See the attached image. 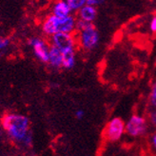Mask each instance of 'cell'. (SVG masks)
Here are the masks:
<instances>
[{
  "label": "cell",
  "instance_id": "cell-1",
  "mask_svg": "<svg viewBox=\"0 0 156 156\" xmlns=\"http://www.w3.org/2000/svg\"><path fill=\"white\" fill-rule=\"evenodd\" d=\"M4 129L14 140L25 144L32 142V133L29 131V119L24 115L9 113L1 118Z\"/></svg>",
  "mask_w": 156,
  "mask_h": 156
},
{
  "label": "cell",
  "instance_id": "cell-2",
  "mask_svg": "<svg viewBox=\"0 0 156 156\" xmlns=\"http://www.w3.org/2000/svg\"><path fill=\"white\" fill-rule=\"evenodd\" d=\"M76 20L77 18L73 14L65 17H57L51 13L43 22V33L49 36L57 33L74 34L76 29Z\"/></svg>",
  "mask_w": 156,
  "mask_h": 156
},
{
  "label": "cell",
  "instance_id": "cell-3",
  "mask_svg": "<svg viewBox=\"0 0 156 156\" xmlns=\"http://www.w3.org/2000/svg\"><path fill=\"white\" fill-rule=\"evenodd\" d=\"M75 33L77 46H79L83 51H90L98 46L100 40L99 33L97 29L93 26L92 23L89 24L83 30H78V32Z\"/></svg>",
  "mask_w": 156,
  "mask_h": 156
},
{
  "label": "cell",
  "instance_id": "cell-4",
  "mask_svg": "<svg viewBox=\"0 0 156 156\" xmlns=\"http://www.w3.org/2000/svg\"><path fill=\"white\" fill-rule=\"evenodd\" d=\"M147 130H149V122L143 115L132 114L126 123V133L129 137H142L147 133Z\"/></svg>",
  "mask_w": 156,
  "mask_h": 156
},
{
  "label": "cell",
  "instance_id": "cell-5",
  "mask_svg": "<svg viewBox=\"0 0 156 156\" xmlns=\"http://www.w3.org/2000/svg\"><path fill=\"white\" fill-rule=\"evenodd\" d=\"M126 133V123L120 117H114L107 124L104 129V137L108 142H117Z\"/></svg>",
  "mask_w": 156,
  "mask_h": 156
},
{
  "label": "cell",
  "instance_id": "cell-6",
  "mask_svg": "<svg viewBox=\"0 0 156 156\" xmlns=\"http://www.w3.org/2000/svg\"><path fill=\"white\" fill-rule=\"evenodd\" d=\"M51 46L58 48L61 51L75 49L77 46V41L74 34H67V33H57L51 36Z\"/></svg>",
  "mask_w": 156,
  "mask_h": 156
},
{
  "label": "cell",
  "instance_id": "cell-7",
  "mask_svg": "<svg viewBox=\"0 0 156 156\" xmlns=\"http://www.w3.org/2000/svg\"><path fill=\"white\" fill-rule=\"evenodd\" d=\"M28 44L30 47H32L34 55L39 61L42 63H48L50 46L47 44L46 41H44L42 38L33 37L29 39Z\"/></svg>",
  "mask_w": 156,
  "mask_h": 156
},
{
  "label": "cell",
  "instance_id": "cell-8",
  "mask_svg": "<svg viewBox=\"0 0 156 156\" xmlns=\"http://www.w3.org/2000/svg\"><path fill=\"white\" fill-rule=\"evenodd\" d=\"M97 17L96 7L86 4L81 9L77 11V19H80L89 23H92Z\"/></svg>",
  "mask_w": 156,
  "mask_h": 156
},
{
  "label": "cell",
  "instance_id": "cell-9",
  "mask_svg": "<svg viewBox=\"0 0 156 156\" xmlns=\"http://www.w3.org/2000/svg\"><path fill=\"white\" fill-rule=\"evenodd\" d=\"M72 9L69 8L66 0H58L52 6V14L57 17H65L72 14Z\"/></svg>",
  "mask_w": 156,
  "mask_h": 156
},
{
  "label": "cell",
  "instance_id": "cell-10",
  "mask_svg": "<svg viewBox=\"0 0 156 156\" xmlns=\"http://www.w3.org/2000/svg\"><path fill=\"white\" fill-rule=\"evenodd\" d=\"M48 63L55 69L62 68V51L54 46H50L49 62Z\"/></svg>",
  "mask_w": 156,
  "mask_h": 156
},
{
  "label": "cell",
  "instance_id": "cell-11",
  "mask_svg": "<svg viewBox=\"0 0 156 156\" xmlns=\"http://www.w3.org/2000/svg\"><path fill=\"white\" fill-rule=\"evenodd\" d=\"M76 54L75 49H69L62 51V68L71 69L75 66Z\"/></svg>",
  "mask_w": 156,
  "mask_h": 156
},
{
  "label": "cell",
  "instance_id": "cell-12",
  "mask_svg": "<svg viewBox=\"0 0 156 156\" xmlns=\"http://www.w3.org/2000/svg\"><path fill=\"white\" fill-rule=\"evenodd\" d=\"M87 1L88 0H66V2L73 12H77L79 9H81L83 6L87 4Z\"/></svg>",
  "mask_w": 156,
  "mask_h": 156
},
{
  "label": "cell",
  "instance_id": "cell-13",
  "mask_svg": "<svg viewBox=\"0 0 156 156\" xmlns=\"http://www.w3.org/2000/svg\"><path fill=\"white\" fill-rule=\"evenodd\" d=\"M149 104L150 107L156 108V78L151 86V90L149 94Z\"/></svg>",
  "mask_w": 156,
  "mask_h": 156
},
{
  "label": "cell",
  "instance_id": "cell-14",
  "mask_svg": "<svg viewBox=\"0 0 156 156\" xmlns=\"http://www.w3.org/2000/svg\"><path fill=\"white\" fill-rule=\"evenodd\" d=\"M147 120L152 127H156V108L150 107V110L147 113Z\"/></svg>",
  "mask_w": 156,
  "mask_h": 156
},
{
  "label": "cell",
  "instance_id": "cell-15",
  "mask_svg": "<svg viewBox=\"0 0 156 156\" xmlns=\"http://www.w3.org/2000/svg\"><path fill=\"white\" fill-rule=\"evenodd\" d=\"M9 43H10L9 39L6 37H3V36H0V51L7 48Z\"/></svg>",
  "mask_w": 156,
  "mask_h": 156
},
{
  "label": "cell",
  "instance_id": "cell-16",
  "mask_svg": "<svg viewBox=\"0 0 156 156\" xmlns=\"http://www.w3.org/2000/svg\"><path fill=\"white\" fill-rule=\"evenodd\" d=\"M150 30L152 34H156V15L152 16L150 21Z\"/></svg>",
  "mask_w": 156,
  "mask_h": 156
},
{
  "label": "cell",
  "instance_id": "cell-17",
  "mask_svg": "<svg viewBox=\"0 0 156 156\" xmlns=\"http://www.w3.org/2000/svg\"><path fill=\"white\" fill-rule=\"evenodd\" d=\"M105 2V0H88L87 1V4L89 5H91V6H94V7H97L101 4H103Z\"/></svg>",
  "mask_w": 156,
  "mask_h": 156
},
{
  "label": "cell",
  "instance_id": "cell-18",
  "mask_svg": "<svg viewBox=\"0 0 156 156\" xmlns=\"http://www.w3.org/2000/svg\"><path fill=\"white\" fill-rule=\"evenodd\" d=\"M151 145L152 147L153 151L156 152V131L154 132V133L151 137Z\"/></svg>",
  "mask_w": 156,
  "mask_h": 156
},
{
  "label": "cell",
  "instance_id": "cell-19",
  "mask_svg": "<svg viewBox=\"0 0 156 156\" xmlns=\"http://www.w3.org/2000/svg\"><path fill=\"white\" fill-rule=\"evenodd\" d=\"M75 116L77 117L78 119L83 118V116H84V112H83L82 110H78V111L75 112Z\"/></svg>",
  "mask_w": 156,
  "mask_h": 156
}]
</instances>
